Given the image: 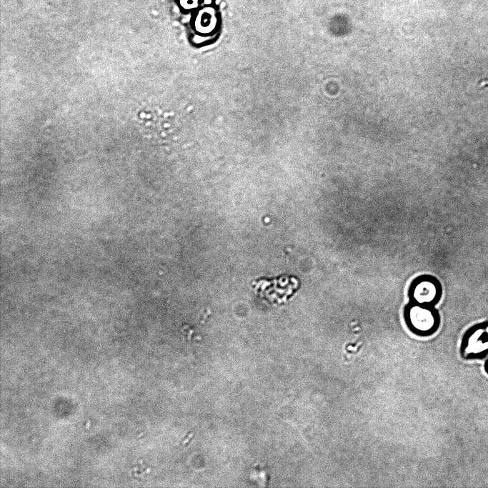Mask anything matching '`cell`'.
I'll return each instance as SVG.
<instances>
[{"label": "cell", "mask_w": 488, "mask_h": 488, "mask_svg": "<svg viewBox=\"0 0 488 488\" xmlns=\"http://www.w3.org/2000/svg\"><path fill=\"white\" fill-rule=\"evenodd\" d=\"M459 354L465 360H479L488 356V319L475 323L465 330Z\"/></svg>", "instance_id": "obj_1"}, {"label": "cell", "mask_w": 488, "mask_h": 488, "mask_svg": "<svg viewBox=\"0 0 488 488\" xmlns=\"http://www.w3.org/2000/svg\"><path fill=\"white\" fill-rule=\"evenodd\" d=\"M409 329L419 336H429L435 333L439 327L440 317L433 306L412 303L404 313Z\"/></svg>", "instance_id": "obj_2"}, {"label": "cell", "mask_w": 488, "mask_h": 488, "mask_svg": "<svg viewBox=\"0 0 488 488\" xmlns=\"http://www.w3.org/2000/svg\"><path fill=\"white\" fill-rule=\"evenodd\" d=\"M442 288L439 280L429 275L415 279L409 289V296L413 303L434 306L441 299Z\"/></svg>", "instance_id": "obj_3"}, {"label": "cell", "mask_w": 488, "mask_h": 488, "mask_svg": "<svg viewBox=\"0 0 488 488\" xmlns=\"http://www.w3.org/2000/svg\"><path fill=\"white\" fill-rule=\"evenodd\" d=\"M193 435H194L193 433H190L189 434H188L186 437V438L182 441L181 445L186 446V444H188L189 442L191 441V439H192Z\"/></svg>", "instance_id": "obj_4"}, {"label": "cell", "mask_w": 488, "mask_h": 488, "mask_svg": "<svg viewBox=\"0 0 488 488\" xmlns=\"http://www.w3.org/2000/svg\"><path fill=\"white\" fill-rule=\"evenodd\" d=\"M484 370L486 373L488 374V358H487L485 363H484Z\"/></svg>", "instance_id": "obj_5"}]
</instances>
